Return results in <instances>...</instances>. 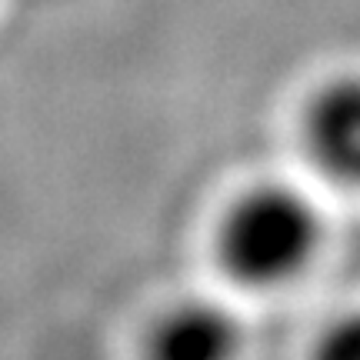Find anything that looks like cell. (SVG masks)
<instances>
[{"mask_svg": "<svg viewBox=\"0 0 360 360\" xmlns=\"http://www.w3.org/2000/svg\"><path fill=\"white\" fill-rule=\"evenodd\" d=\"M321 244V210L290 184H254L237 193L214 231L220 270L250 290H277L304 277Z\"/></svg>", "mask_w": 360, "mask_h": 360, "instance_id": "cell-1", "label": "cell"}, {"mask_svg": "<svg viewBox=\"0 0 360 360\" xmlns=\"http://www.w3.org/2000/svg\"><path fill=\"white\" fill-rule=\"evenodd\" d=\"M300 141L323 177L360 193V74L327 80L304 107Z\"/></svg>", "mask_w": 360, "mask_h": 360, "instance_id": "cell-2", "label": "cell"}, {"mask_svg": "<svg viewBox=\"0 0 360 360\" xmlns=\"http://www.w3.org/2000/svg\"><path fill=\"white\" fill-rule=\"evenodd\" d=\"M240 347V323L231 310L214 300H184L150 323L143 360H237Z\"/></svg>", "mask_w": 360, "mask_h": 360, "instance_id": "cell-3", "label": "cell"}]
</instances>
